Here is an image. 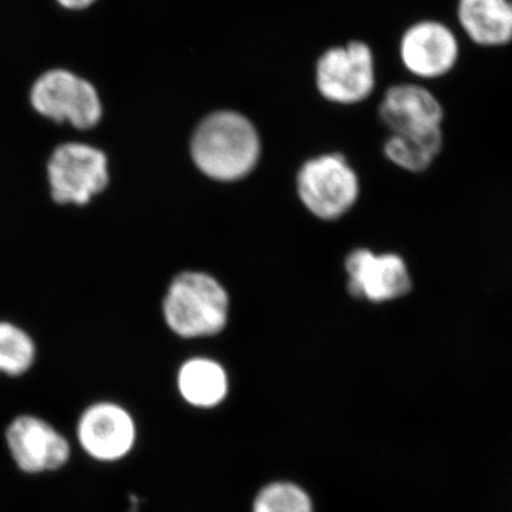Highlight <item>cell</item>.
<instances>
[{
    "mask_svg": "<svg viewBox=\"0 0 512 512\" xmlns=\"http://www.w3.org/2000/svg\"><path fill=\"white\" fill-rule=\"evenodd\" d=\"M254 512H312V501L298 485L274 483L256 495Z\"/></svg>",
    "mask_w": 512,
    "mask_h": 512,
    "instance_id": "2e32d148",
    "label": "cell"
},
{
    "mask_svg": "<svg viewBox=\"0 0 512 512\" xmlns=\"http://www.w3.org/2000/svg\"><path fill=\"white\" fill-rule=\"evenodd\" d=\"M349 291L356 298L386 302L402 298L412 289L409 269L399 255H376L356 249L346 258Z\"/></svg>",
    "mask_w": 512,
    "mask_h": 512,
    "instance_id": "8fae6325",
    "label": "cell"
},
{
    "mask_svg": "<svg viewBox=\"0 0 512 512\" xmlns=\"http://www.w3.org/2000/svg\"><path fill=\"white\" fill-rule=\"evenodd\" d=\"M3 441L13 466L25 476L59 473L73 460V440L39 414L22 413L10 419Z\"/></svg>",
    "mask_w": 512,
    "mask_h": 512,
    "instance_id": "277c9868",
    "label": "cell"
},
{
    "mask_svg": "<svg viewBox=\"0 0 512 512\" xmlns=\"http://www.w3.org/2000/svg\"><path fill=\"white\" fill-rule=\"evenodd\" d=\"M30 103L46 119L69 121L79 130H89L100 123L103 104L96 87L69 70H49L36 80Z\"/></svg>",
    "mask_w": 512,
    "mask_h": 512,
    "instance_id": "8992f818",
    "label": "cell"
},
{
    "mask_svg": "<svg viewBox=\"0 0 512 512\" xmlns=\"http://www.w3.org/2000/svg\"><path fill=\"white\" fill-rule=\"evenodd\" d=\"M460 52L456 32L440 20L414 22L400 37V62L417 79H440L453 72Z\"/></svg>",
    "mask_w": 512,
    "mask_h": 512,
    "instance_id": "9c48e42d",
    "label": "cell"
},
{
    "mask_svg": "<svg viewBox=\"0 0 512 512\" xmlns=\"http://www.w3.org/2000/svg\"><path fill=\"white\" fill-rule=\"evenodd\" d=\"M177 387L185 402L200 409H210L227 396L228 377L214 360L195 357L180 367Z\"/></svg>",
    "mask_w": 512,
    "mask_h": 512,
    "instance_id": "4fadbf2b",
    "label": "cell"
},
{
    "mask_svg": "<svg viewBox=\"0 0 512 512\" xmlns=\"http://www.w3.org/2000/svg\"><path fill=\"white\" fill-rule=\"evenodd\" d=\"M261 141L254 124L232 110L214 111L201 120L191 141L192 160L212 180L235 181L254 170Z\"/></svg>",
    "mask_w": 512,
    "mask_h": 512,
    "instance_id": "6da1fadb",
    "label": "cell"
},
{
    "mask_svg": "<svg viewBox=\"0 0 512 512\" xmlns=\"http://www.w3.org/2000/svg\"><path fill=\"white\" fill-rule=\"evenodd\" d=\"M299 197L316 217L335 220L356 202L359 183L355 171L339 154L308 161L298 174Z\"/></svg>",
    "mask_w": 512,
    "mask_h": 512,
    "instance_id": "ba28073f",
    "label": "cell"
},
{
    "mask_svg": "<svg viewBox=\"0 0 512 512\" xmlns=\"http://www.w3.org/2000/svg\"><path fill=\"white\" fill-rule=\"evenodd\" d=\"M376 56L363 40L330 46L316 60L315 83L320 96L338 104L366 100L376 87Z\"/></svg>",
    "mask_w": 512,
    "mask_h": 512,
    "instance_id": "5b68a950",
    "label": "cell"
},
{
    "mask_svg": "<svg viewBox=\"0 0 512 512\" xmlns=\"http://www.w3.org/2000/svg\"><path fill=\"white\" fill-rule=\"evenodd\" d=\"M36 362V345L28 332L9 322H0V375H26Z\"/></svg>",
    "mask_w": 512,
    "mask_h": 512,
    "instance_id": "9a60e30c",
    "label": "cell"
},
{
    "mask_svg": "<svg viewBox=\"0 0 512 512\" xmlns=\"http://www.w3.org/2000/svg\"><path fill=\"white\" fill-rule=\"evenodd\" d=\"M384 126L397 136H441L444 110L433 93L420 84L403 83L390 87L379 106Z\"/></svg>",
    "mask_w": 512,
    "mask_h": 512,
    "instance_id": "30bf717a",
    "label": "cell"
},
{
    "mask_svg": "<svg viewBox=\"0 0 512 512\" xmlns=\"http://www.w3.org/2000/svg\"><path fill=\"white\" fill-rule=\"evenodd\" d=\"M47 177L57 204L86 205L109 185V161L89 144H62L49 158Z\"/></svg>",
    "mask_w": 512,
    "mask_h": 512,
    "instance_id": "52a82bcc",
    "label": "cell"
},
{
    "mask_svg": "<svg viewBox=\"0 0 512 512\" xmlns=\"http://www.w3.org/2000/svg\"><path fill=\"white\" fill-rule=\"evenodd\" d=\"M138 421L116 400L87 404L74 421L73 444L84 457L100 466H116L136 451Z\"/></svg>",
    "mask_w": 512,
    "mask_h": 512,
    "instance_id": "3957f363",
    "label": "cell"
},
{
    "mask_svg": "<svg viewBox=\"0 0 512 512\" xmlns=\"http://www.w3.org/2000/svg\"><path fill=\"white\" fill-rule=\"evenodd\" d=\"M94 2H96V0H57V3L62 5L63 8L72 10L89 8Z\"/></svg>",
    "mask_w": 512,
    "mask_h": 512,
    "instance_id": "e0dca14e",
    "label": "cell"
},
{
    "mask_svg": "<svg viewBox=\"0 0 512 512\" xmlns=\"http://www.w3.org/2000/svg\"><path fill=\"white\" fill-rule=\"evenodd\" d=\"M456 15L474 45L504 47L512 43V0H457Z\"/></svg>",
    "mask_w": 512,
    "mask_h": 512,
    "instance_id": "7c38bea8",
    "label": "cell"
},
{
    "mask_svg": "<svg viewBox=\"0 0 512 512\" xmlns=\"http://www.w3.org/2000/svg\"><path fill=\"white\" fill-rule=\"evenodd\" d=\"M441 147H443V134L427 137L392 134L384 146V153L390 161L404 170L420 173L430 167L434 158L440 153Z\"/></svg>",
    "mask_w": 512,
    "mask_h": 512,
    "instance_id": "5bb4252c",
    "label": "cell"
},
{
    "mask_svg": "<svg viewBox=\"0 0 512 512\" xmlns=\"http://www.w3.org/2000/svg\"><path fill=\"white\" fill-rule=\"evenodd\" d=\"M163 311L165 322L181 338L217 335L227 325L228 293L211 275L184 272L171 282Z\"/></svg>",
    "mask_w": 512,
    "mask_h": 512,
    "instance_id": "7a4b0ae2",
    "label": "cell"
}]
</instances>
